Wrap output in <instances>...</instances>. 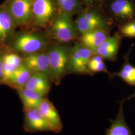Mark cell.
I'll return each instance as SVG.
<instances>
[{"mask_svg": "<svg viewBox=\"0 0 135 135\" xmlns=\"http://www.w3.org/2000/svg\"><path fill=\"white\" fill-rule=\"evenodd\" d=\"M47 41L42 35L36 33L23 32L17 35L11 47L26 55L40 53L46 47Z\"/></svg>", "mask_w": 135, "mask_h": 135, "instance_id": "1", "label": "cell"}, {"mask_svg": "<svg viewBox=\"0 0 135 135\" xmlns=\"http://www.w3.org/2000/svg\"><path fill=\"white\" fill-rule=\"evenodd\" d=\"M49 61L51 79L59 84L69 66L70 55L67 49L62 46L55 47L47 54Z\"/></svg>", "mask_w": 135, "mask_h": 135, "instance_id": "2", "label": "cell"}, {"mask_svg": "<svg viewBox=\"0 0 135 135\" xmlns=\"http://www.w3.org/2000/svg\"><path fill=\"white\" fill-rule=\"evenodd\" d=\"M33 0H8L5 7L11 15L16 26H27L32 20Z\"/></svg>", "mask_w": 135, "mask_h": 135, "instance_id": "3", "label": "cell"}, {"mask_svg": "<svg viewBox=\"0 0 135 135\" xmlns=\"http://www.w3.org/2000/svg\"><path fill=\"white\" fill-rule=\"evenodd\" d=\"M51 33L55 39L63 43H67L75 38V29L68 14L63 12L54 21Z\"/></svg>", "mask_w": 135, "mask_h": 135, "instance_id": "4", "label": "cell"}, {"mask_svg": "<svg viewBox=\"0 0 135 135\" xmlns=\"http://www.w3.org/2000/svg\"><path fill=\"white\" fill-rule=\"evenodd\" d=\"M54 13L52 0H33L32 20L37 26L44 27L49 24Z\"/></svg>", "mask_w": 135, "mask_h": 135, "instance_id": "5", "label": "cell"}, {"mask_svg": "<svg viewBox=\"0 0 135 135\" xmlns=\"http://www.w3.org/2000/svg\"><path fill=\"white\" fill-rule=\"evenodd\" d=\"M24 120L23 128L28 133L52 131L51 128L38 109H23Z\"/></svg>", "mask_w": 135, "mask_h": 135, "instance_id": "6", "label": "cell"}, {"mask_svg": "<svg viewBox=\"0 0 135 135\" xmlns=\"http://www.w3.org/2000/svg\"><path fill=\"white\" fill-rule=\"evenodd\" d=\"M37 109L48 123L52 131L55 133L61 132L63 129L62 123L58 112L51 102L44 98Z\"/></svg>", "mask_w": 135, "mask_h": 135, "instance_id": "7", "label": "cell"}, {"mask_svg": "<svg viewBox=\"0 0 135 135\" xmlns=\"http://www.w3.org/2000/svg\"><path fill=\"white\" fill-rule=\"evenodd\" d=\"M23 64L33 72L43 74L51 79L47 54L37 53L26 55L23 59Z\"/></svg>", "mask_w": 135, "mask_h": 135, "instance_id": "8", "label": "cell"}, {"mask_svg": "<svg viewBox=\"0 0 135 135\" xmlns=\"http://www.w3.org/2000/svg\"><path fill=\"white\" fill-rule=\"evenodd\" d=\"M104 22L98 15L91 12H87L80 15L76 22L78 31L82 34L94 30L102 29L105 27Z\"/></svg>", "mask_w": 135, "mask_h": 135, "instance_id": "9", "label": "cell"}, {"mask_svg": "<svg viewBox=\"0 0 135 135\" xmlns=\"http://www.w3.org/2000/svg\"><path fill=\"white\" fill-rule=\"evenodd\" d=\"M50 80L51 79L45 74L33 72L25 87L45 97L50 90Z\"/></svg>", "mask_w": 135, "mask_h": 135, "instance_id": "10", "label": "cell"}, {"mask_svg": "<svg viewBox=\"0 0 135 135\" xmlns=\"http://www.w3.org/2000/svg\"><path fill=\"white\" fill-rule=\"evenodd\" d=\"M14 21L5 6H0V43L7 41L13 34Z\"/></svg>", "mask_w": 135, "mask_h": 135, "instance_id": "11", "label": "cell"}, {"mask_svg": "<svg viewBox=\"0 0 135 135\" xmlns=\"http://www.w3.org/2000/svg\"><path fill=\"white\" fill-rule=\"evenodd\" d=\"M107 38L106 33L103 30L97 29L82 34L81 40L82 45L89 49L93 53L101 46Z\"/></svg>", "mask_w": 135, "mask_h": 135, "instance_id": "12", "label": "cell"}, {"mask_svg": "<svg viewBox=\"0 0 135 135\" xmlns=\"http://www.w3.org/2000/svg\"><path fill=\"white\" fill-rule=\"evenodd\" d=\"M111 9L114 14L121 19L128 21L134 20L135 7L129 0H116L112 4Z\"/></svg>", "mask_w": 135, "mask_h": 135, "instance_id": "13", "label": "cell"}, {"mask_svg": "<svg viewBox=\"0 0 135 135\" xmlns=\"http://www.w3.org/2000/svg\"><path fill=\"white\" fill-rule=\"evenodd\" d=\"M33 73L23 64L16 70L5 84L16 90L23 88L26 86Z\"/></svg>", "mask_w": 135, "mask_h": 135, "instance_id": "14", "label": "cell"}, {"mask_svg": "<svg viewBox=\"0 0 135 135\" xmlns=\"http://www.w3.org/2000/svg\"><path fill=\"white\" fill-rule=\"evenodd\" d=\"M123 103V102L121 103L118 114L115 120L112 121L106 135H133L126 122Z\"/></svg>", "mask_w": 135, "mask_h": 135, "instance_id": "15", "label": "cell"}, {"mask_svg": "<svg viewBox=\"0 0 135 135\" xmlns=\"http://www.w3.org/2000/svg\"><path fill=\"white\" fill-rule=\"evenodd\" d=\"M120 44V40L117 36L108 38L98 48L93 52L103 58L112 59L116 57Z\"/></svg>", "mask_w": 135, "mask_h": 135, "instance_id": "16", "label": "cell"}, {"mask_svg": "<svg viewBox=\"0 0 135 135\" xmlns=\"http://www.w3.org/2000/svg\"><path fill=\"white\" fill-rule=\"evenodd\" d=\"M17 91L23 105V109H37L44 97L38 93L24 87Z\"/></svg>", "mask_w": 135, "mask_h": 135, "instance_id": "17", "label": "cell"}, {"mask_svg": "<svg viewBox=\"0 0 135 135\" xmlns=\"http://www.w3.org/2000/svg\"><path fill=\"white\" fill-rule=\"evenodd\" d=\"M84 47L79 43H76L70 55L69 68L73 72L86 73L88 72L84 67L82 63V53Z\"/></svg>", "mask_w": 135, "mask_h": 135, "instance_id": "18", "label": "cell"}, {"mask_svg": "<svg viewBox=\"0 0 135 135\" xmlns=\"http://www.w3.org/2000/svg\"><path fill=\"white\" fill-rule=\"evenodd\" d=\"M118 76L129 85L135 86V67L130 64L126 63Z\"/></svg>", "mask_w": 135, "mask_h": 135, "instance_id": "19", "label": "cell"}, {"mask_svg": "<svg viewBox=\"0 0 135 135\" xmlns=\"http://www.w3.org/2000/svg\"><path fill=\"white\" fill-rule=\"evenodd\" d=\"M57 2L63 13L67 14L73 12L78 7L77 0H57Z\"/></svg>", "mask_w": 135, "mask_h": 135, "instance_id": "20", "label": "cell"}, {"mask_svg": "<svg viewBox=\"0 0 135 135\" xmlns=\"http://www.w3.org/2000/svg\"><path fill=\"white\" fill-rule=\"evenodd\" d=\"M123 36L128 38H135V20L127 22L120 27Z\"/></svg>", "mask_w": 135, "mask_h": 135, "instance_id": "21", "label": "cell"}, {"mask_svg": "<svg viewBox=\"0 0 135 135\" xmlns=\"http://www.w3.org/2000/svg\"><path fill=\"white\" fill-rule=\"evenodd\" d=\"M2 59L3 62L10 64L17 68L19 67L23 64V59H22L16 54H6L2 57Z\"/></svg>", "mask_w": 135, "mask_h": 135, "instance_id": "22", "label": "cell"}, {"mask_svg": "<svg viewBox=\"0 0 135 135\" xmlns=\"http://www.w3.org/2000/svg\"><path fill=\"white\" fill-rule=\"evenodd\" d=\"M88 70L92 72H101L105 71L106 66L103 62H102L96 64L88 65Z\"/></svg>", "mask_w": 135, "mask_h": 135, "instance_id": "23", "label": "cell"}, {"mask_svg": "<svg viewBox=\"0 0 135 135\" xmlns=\"http://www.w3.org/2000/svg\"><path fill=\"white\" fill-rule=\"evenodd\" d=\"M103 62V58L101 57V56H99V55H97V56H96L95 57H93L91 58L90 62H89V63L88 65L96 64L100 63V62Z\"/></svg>", "mask_w": 135, "mask_h": 135, "instance_id": "24", "label": "cell"}, {"mask_svg": "<svg viewBox=\"0 0 135 135\" xmlns=\"http://www.w3.org/2000/svg\"><path fill=\"white\" fill-rule=\"evenodd\" d=\"M4 81V65L2 57H0V85L3 84Z\"/></svg>", "mask_w": 135, "mask_h": 135, "instance_id": "25", "label": "cell"}, {"mask_svg": "<svg viewBox=\"0 0 135 135\" xmlns=\"http://www.w3.org/2000/svg\"><path fill=\"white\" fill-rule=\"evenodd\" d=\"M90 1H93V0H90Z\"/></svg>", "mask_w": 135, "mask_h": 135, "instance_id": "26", "label": "cell"}]
</instances>
